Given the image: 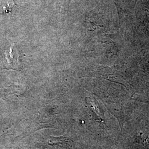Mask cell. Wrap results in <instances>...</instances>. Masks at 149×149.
<instances>
[{"mask_svg": "<svg viewBox=\"0 0 149 149\" xmlns=\"http://www.w3.org/2000/svg\"><path fill=\"white\" fill-rule=\"evenodd\" d=\"M69 139L66 137H51L48 144L56 149H68L69 148Z\"/></svg>", "mask_w": 149, "mask_h": 149, "instance_id": "cell-1", "label": "cell"}]
</instances>
